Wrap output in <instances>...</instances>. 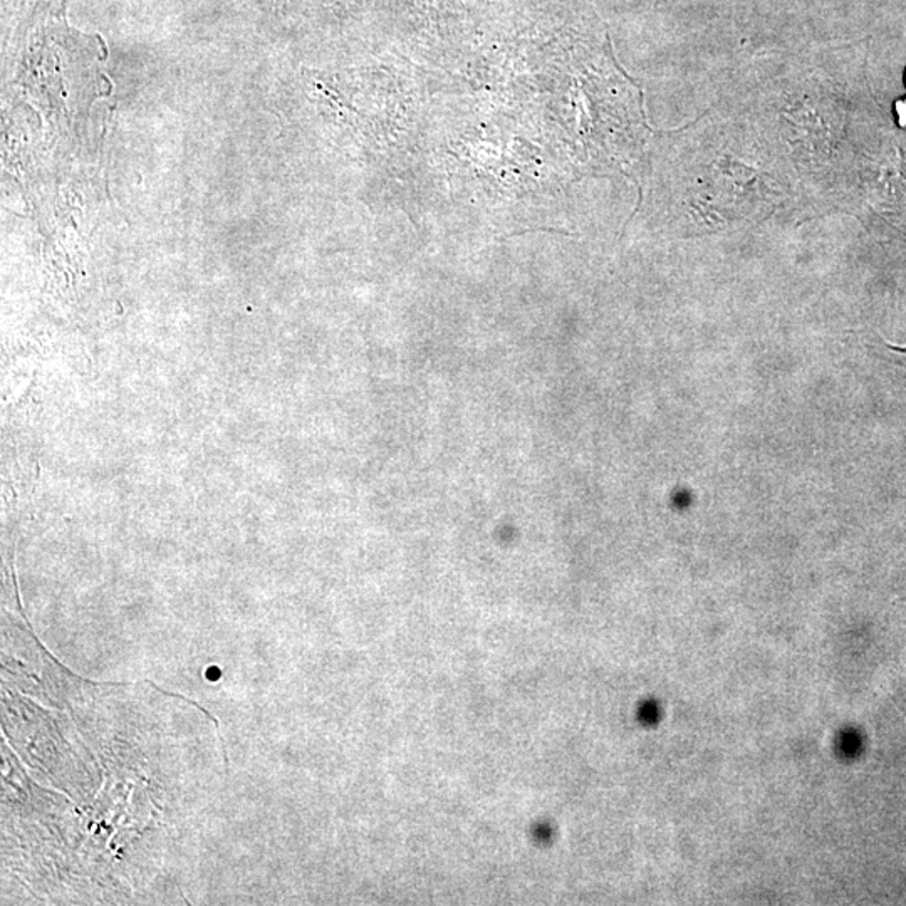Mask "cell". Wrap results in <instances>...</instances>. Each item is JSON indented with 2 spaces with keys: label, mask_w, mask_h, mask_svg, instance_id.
<instances>
[{
  "label": "cell",
  "mask_w": 906,
  "mask_h": 906,
  "mask_svg": "<svg viewBox=\"0 0 906 906\" xmlns=\"http://www.w3.org/2000/svg\"><path fill=\"white\" fill-rule=\"evenodd\" d=\"M883 358L886 362L895 363V365L902 366V368H906V348H902V346L889 345V343L883 342L882 343Z\"/></svg>",
  "instance_id": "cell-1"
},
{
  "label": "cell",
  "mask_w": 906,
  "mask_h": 906,
  "mask_svg": "<svg viewBox=\"0 0 906 906\" xmlns=\"http://www.w3.org/2000/svg\"><path fill=\"white\" fill-rule=\"evenodd\" d=\"M896 111H898V121L902 126H906V100L899 101L896 104Z\"/></svg>",
  "instance_id": "cell-2"
}]
</instances>
